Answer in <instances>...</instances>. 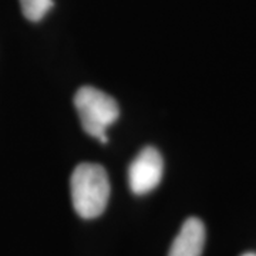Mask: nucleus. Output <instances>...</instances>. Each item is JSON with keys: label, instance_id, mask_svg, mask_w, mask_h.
I'll list each match as a JSON object with an SVG mask.
<instances>
[{"label": "nucleus", "instance_id": "f257e3e1", "mask_svg": "<svg viewBox=\"0 0 256 256\" xmlns=\"http://www.w3.org/2000/svg\"><path fill=\"white\" fill-rule=\"evenodd\" d=\"M70 192L74 210L82 220L100 216L107 208L110 198L107 171L100 164H78L70 178Z\"/></svg>", "mask_w": 256, "mask_h": 256}, {"label": "nucleus", "instance_id": "f03ea898", "mask_svg": "<svg viewBox=\"0 0 256 256\" xmlns=\"http://www.w3.org/2000/svg\"><path fill=\"white\" fill-rule=\"evenodd\" d=\"M74 106L84 131L106 144L108 141L107 128L114 124L120 116L117 101L96 87L82 86L74 96Z\"/></svg>", "mask_w": 256, "mask_h": 256}, {"label": "nucleus", "instance_id": "7ed1b4c3", "mask_svg": "<svg viewBox=\"0 0 256 256\" xmlns=\"http://www.w3.org/2000/svg\"><path fill=\"white\" fill-rule=\"evenodd\" d=\"M164 174V160L154 146L142 148L128 168V185L132 194L146 195L160 185Z\"/></svg>", "mask_w": 256, "mask_h": 256}, {"label": "nucleus", "instance_id": "20e7f679", "mask_svg": "<svg viewBox=\"0 0 256 256\" xmlns=\"http://www.w3.org/2000/svg\"><path fill=\"white\" fill-rule=\"evenodd\" d=\"M205 225L198 218H188L172 240L168 256H201L205 246Z\"/></svg>", "mask_w": 256, "mask_h": 256}, {"label": "nucleus", "instance_id": "39448f33", "mask_svg": "<svg viewBox=\"0 0 256 256\" xmlns=\"http://www.w3.org/2000/svg\"><path fill=\"white\" fill-rule=\"evenodd\" d=\"M24 18L30 22H40L53 8V0H18Z\"/></svg>", "mask_w": 256, "mask_h": 256}, {"label": "nucleus", "instance_id": "423d86ee", "mask_svg": "<svg viewBox=\"0 0 256 256\" xmlns=\"http://www.w3.org/2000/svg\"><path fill=\"white\" fill-rule=\"evenodd\" d=\"M240 256H256V254H254V252H248V254H244V255Z\"/></svg>", "mask_w": 256, "mask_h": 256}]
</instances>
